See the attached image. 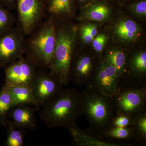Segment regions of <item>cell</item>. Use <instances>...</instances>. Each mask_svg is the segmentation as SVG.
Wrapping results in <instances>:
<instances>
[{
	"mask_svg": "<svg viewBox=\"0 0 146 146\" xmlns=\"http://www.w3.org/2000/svg\"><path fill=\"white\" fill-rule=\"evenodd\" d=\"M42 107L39 117L46 126L68 128L82 115L81 93L74 88L63 89Z\"/></svg>",
	"mask_w": 146,
	"mask_h": 146,
	"instance_id": "obj_1",
	"label": "cell"
},
{
	"mask_svg": "<svg viewBox=\"0 0 146 146\" xmlns=\"http://www.w3.org/2000/svg\"><path fill=\"white\" fill-rule=\"evenodd\" d=\"M56 21V40L54 54L48 69L63 86L70 82V73L75 53L77 28L69 21Z\"/></svg>",
	"mask_w": 146,
	"mask_h": 146,
	"instance_id": "obj_2",
	"label": "cell"
},
{
	"mask_svg": "<svg viewBox=\"0 0 146 146\" xmlns=\"http://www.w3.org/2000/svg\"><path fill=\"white\" fill-rule=\"evenodd\" d=\"M25 39V56L37 68L48 69L52 61L56 40V21L49 16Z\"/></svg>",
	"mask_w": 146,
	"mask_h": 146,
	"instance_id": "obj_3",
	"label": "cell"
},
{
	"mask_svg": "<svg viewBox=\"0 0 146 146\" xmlns=\"http://www.w3.org/2000/svg\"><path fill=\"white\" fill-rule=\"evenodd\" d=\"M81 93L82 114L88 120L90 133L100 138L101 133L110 125L115 115L111 97L92 84L85 86Z\"/></svg>",
	"mask_w": 146,
	"mask_h": 146,
	"instance_id": "obj_4",
	"label": "cell"
},
{
	"mask_svg": "<svg viewBox=\"0 0 146 146\" xmlns=\"http://www.w3.org/2000/svg\"><path fill=\"white\" fill-rule=\"evenodd\" d=\"M111 98L115 115L123 113L134 117L146 109V84L134 83L120 79Z\"/></svg>",
	"mask_w": 146,
	"mask_h": 146,
	"instance_id": "obj_5",
	"label": "cell"
},
{
	"mask_svg": "<svg viewBox=\"0 0 146 146\" xmlns=\"http://www.w3.org/2000/svg\"><path fill=\"white\" fill-rule=\"evenodd\" d=\"M18 24L25 36L30 35L46 16L47 0H17Z\"/></svg>",
	"mask_w": 146,
	"mask_h": 146,
	"instance_id": "obj_6",
	"label": "cell"
},
{
	"mask_svg": "<svg viewBox=\"0 0 146 146\" xmlns=\"http://www.w3.org/2000/svg\"><path fill=\"white\" fill-rule=\"evenodd\" d=\"M63 85L46 69L36 71L31 89L38 106L42 107L63 90Z\"/></svg>",
	"mask_w": 146,
	"mask_h": 146,
	"instance_id": "obj_7",
	"label": "cell"
},
{
	"mask_svg": "<svg viewBox=\"0 0 146 146\" xmlns=\"http://www.w3.org/2000/svg\"><path fill=\"white\" fill-rule=\"evenodd\" d=\"M100 61L91 52H75L71 65L70 81L78 86L91 84Z\"/></svg>",
	"mask_w": 146,
	"mask_h": 146,
	"instance_id": "obj_8",
	"label": "cell"
},
{
	"mask_svg": "<svg viewBox=\"0 0 146 146\" xmlns=\"http://www.w3.org/2000/svg\"><path fill=\"white\" fill-rule=\"evenodd\" d=\"M25 36L17 26L0 35V68H5L23 55Z\"/></svg>",
	"mask_w": 146,
	"mask_h": 146,
	"instance_id": "obj_9",
	"label": "cell"
},
{
	"mask_svg": "<svg viewBox=\"0 0 146 146\" xmlns=\"http://www.w3.org/2000/svg\"><path fill=\"white\" fill-rule=\"evenodd\" d=\"M37 67L23 55L5 69L4 84L7 86L25 85L31 88Z\"/></svg>",
	"mask_w": 146,
	"mask_h": 146,
	"instance_id": "obj_10",
	"label": "cell"
},
{
	"mask_svg": "<svg viewBox=\"0 0 146 146\" xmlns=\"http://www.w3.org/2000/svg\"><path fill=\"white\" fill-rule=\"evenodd\" d=\"M120 79L116 68L104 59L100 61L91 84L111 97L116 91Z\"/></svg>",
	"mask_w": 146,
	"mask_h": 146,
	"instance_id": "obj_11",
	"label": "cell"
},
{
	"mask_svg": "<svg viewBox=\"0 0 146 146\" xmlns=\"http://www.w3.org/2000/svg\"><path fill=\"white\" fill-rule=\"evenodd\" d=\"M28 104H18L11 108L7 117L11 119V122L16 127L34 130L36 126L35 112L39 106Z\"/></svg>",
	"mask_w": 146,
	"mask_h": 146,
	"instance_id": "obj_12",
	"label": "cell"
},
{
	"mask_svg": "<svg viewBox=\"0 0 146 146\" xmlns=\"http://www.w3.org/2000/svg\"><path fill=\"white\" fill-rule=\"evenodd\" d=\"M67 129L72 138L73 144L76 146H120L126 145L99 138L91 133L82 130L76 123Z\"/></svg>",
	"mask_w": 146,
	"mask_h": 146,
	"instance_id": "obj_13",
	"label": "cell"
},
{
	"mask_svg": "<svg viewBox=\"0 0 146 146\" xmlns=\"http://www.w3.org/2000/svg\"><path fill=\"white\" fill-rule=\"evenodd\" d=\"M47 12L56 21H69L74 14L73 0H48Z\"/></svg>",
	"mask_w": 146,
	"mask_h": 146,
	"instance_id": "obj_14",
	"label": "cell"
},
{
	"mask_svg": "<svg viewBox=\"0 0 146 146\" xmlns=\"http://www.w3.org/2000/svg\"><path fill=\"white\" fill-rule=\"evenodd\" d=\"M110 10L106 5L101 2L93 3L82 10L78 18L80 21L102 22L109 19Z\"/></svg>",
	"mask_w": 146,
	"mask_h": 146,
	"instance_id": "obj_15",
	"label": "cell"
},
{
	"mask_svg": "<svg viewBox=\"0 0 146 146\" xmlns=\"http://www.w3.org/2000/svg\"><path fill=\"white\" fill-rule=\"evenodd\" d=\"M114 33L122 42H135L141 36V30L136 23L131 20H121L114 29Z\"/></svg>",
	"mask_w": 146,
	"mask_h": 146,
	"instance_id": "obj_16",
	"label": "cell"
},
{
	"mask_svg": "<svg viewBox=\"0 0 146 146\" xmlns=\"http://www.w3.org/2000/svg\"><path fill=\"white\" fill-rule=\"evenodd\" d=\"M6 86H7L12 98L13 106L22 104L38 106L31 88L29 86L25 85Z\"/></svg>",
	"mask_w": 146,
	"mask_h": 146,
	"instance_id": "obj_17",
	"label": "cell"
},
{
	"mask_svg": "<svg viewBox=\"0 0 146 146\" xmlns=\"http://www.w3.org/2000/svg\"><path fill=\"white\" fill-rule=\"evenodd\" d=\"M128 59L126 53L122 50L111 49L108 51L103 59L116 68L121 78L125 75Z\"/></svg>",
	"mask_w": 146,
	"mask_h": 146,
	"instance_id": "obj_18",
	"label": "cell"
},
{
	"mask_svg": "<svg viewBox=\"0 0 146 146\" xmlns=\"http://www.w3.org/2000/svg\"><path fill=\"white\" fill-rule=\"evenodd\" d=\"M100 138L111 140H135L131 126L121 127L110 125L102 132Z\"/></svg>",
	"mask_w": 146,
	"mask_h": 146,
	"instance_id": "obj_19",
	"label": "cell"
},
{
	"mask_svg": "<svg viewBox=\"0 0 146 146\" xmlns=\"http://www.w3.org/2000/svg\"><path fill=\"white\" fill-rule=\"evenodd\" d=\"M13 106V100L8 88L4 84L0 91V125L7 126V115Z\"/></svg>",
	"mask_w": 146,
	"mask_h": 146,
	"instance_id": "obj_20",
	"label": "cell"
},
{
	"mask_svg": "<svg viewBox=\"0 0 146 146\" xmlns=\"http://www.w3.org/2000/svg\"><path fill=\"white\" fill-rule=\"evenodd\" d=\"M131 127L135 141L141 144L146 143V109L136 114L133 117Z\"/></svg>",
	"mask_w": 146,
	"mask_h": 146,
	"instance_id": "obj_21",
	"label": "cell"
},
{
	"mask_svg": "<svg viewBox=\"0 0 146 146\" xmlns=\"http://www.w3.org/2000/svg\"><path fill=\"white\" fill-rule=\"evenodd\" d=\"M7 137L5 145L6 146H24V135L22 128L16 127L11 121H7Z\"/></svg>",
	"mask_w": 146,
	"mask_h": 146,
	"instance_id": "obj_22",
	"label": "cell"
},
{
	"mask_svg": "<svg viewBox=\"0 0 146 146\" xmlns=\"http://www.w3.org/2000/svg\"><path fill=\"white\" fill-rule=\"evenodd\" d=\"M16 18L13 13L0 3V35L13 27Z\"/></svg>",
	"mask_w": 146,
	"mask_h": 146,
	"instance_id": "obj_23",
	"label": "cell"
},
{
	"mask_svg": "<svg viewBox=\"0 0 146 146\" xmlns=\"http://www.w3.org/2000/svg\"><path fill=\"white\" fill-rule=\"evenodd\" d=\"M133 117L123 113L116 114L112 117L110 125L121 127L131 126L133 124Z\"/></svg>",
	"mask_w": 146,
	"mask_h": 146,
	"instance_id": "obj_24",
	"label": "cell"
},
{
	"mask_svg": "<svg viewBox=\"0 0 146 146\" xmlns=\"http://www.w3.org/2000/svg\"><path fill=\"white\" fill-rule=\"evenodd\" d=\"M108 39L107 36L104 34L98 35L92 42V46L95 52L98 54L101 53L104 49Z\"/></svg>",
	"mask_w": 146,
	"mask_h": 146,
	"instance_id": "obj_25",
	"label": "cell"
},
{
	"mask_svg": "<svg viewBox=\"0 0 146 146\" xmlns=\"http://www.w3.org/2000/svg\"><path fill=\"white\" fill-rule=\"evenodd\" d=\"M131 11L139 16L145 17L146 16V1H141L133 4L130 7Z\"/></svg>",
	"mask_w": 146,
	"mask_h": 146,
	"instance_id": "obj_26",
	"label": "cell"
},
{
	"mask_svg": "<svg viewBox=\"0 0 146 146\" xmlns=\"http://www.w3.org/2000/svg\"><path fill=\"white\" fill-rule=\"evenodd\" d=\"M80 38L83 43L89 44L91 43L94 38L87 30L84 26H82L80 30Z\"/></svg>",
	"mask_w": 146,
	"mask_h": 146,
	"instance_id": "obj_27",
	"label": "cell"
},
{
	"mask_svg": "<svg viewBox=\"0 0 146 146\" xmlns=\"http://www.w3.org/2000/svg\"><path fill=\"white\" fill-rule=\"evenodd\" d=\"M17 0H0V3L9 10L16 9Z\"/></svg>",
	"mask_w": 146,
	"mask_h": 146,
	"instance_id": "obj_28",
	"label": "cell"
},
{
	"mask_svg": "<svg viewBox=\"0 0 146 146\" xmlns=\"http://www.w3.org/2000/svg\"><path fill=\"white\" fill-rule=\"evenodd\" d=\"M89 0H78L79 1L80 3H85L88 1Z\"/></svg>",
	"mask_w": 146,
	"mask_h": 146,
	"instance_id": "obj_29",
	"label": "cell"
}]
</instances>
